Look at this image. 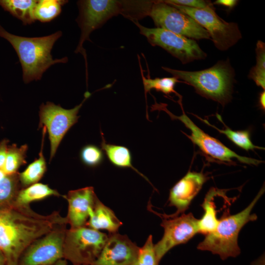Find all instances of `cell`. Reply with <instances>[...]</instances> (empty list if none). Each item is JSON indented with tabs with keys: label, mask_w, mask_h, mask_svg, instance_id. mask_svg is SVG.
<instances>
[{
	"label": "cell",
	"mask_w": 265,
	"mask_h": 265,
	"mask_svg": "<svg viewBox=\"0 0 265 265\" xmlns=\"http://www.w3.org/2000/svg\"><path fill=\"white\" fill-rule=\"evenodd\" d=\"M264 191L262 187L252 202L240 212L220 220L216 229L207 234L197 249L218 255L223 260L238 256L240 252L238 244V234L245 224L257 219L256 214H251V211Z\"/></svg>",
	"instance_id": "cell-5"
},
{
	"label": "cell",
	"mask_w": 265,
	"mask_h": 265,
	"mask_svg": "<svg viewBox=\"0 0 265 265\" xmlns=\"http://www.w3.org/2000/svg\"><path fill=\"white\" fill-rule=\"evenodd\" d=\"M52 265H67L66 260L65 259H60Z\"/></svg>",
	"instance_id": "cell-35"
},
{
	"label": "cell",
	"mask_w": 265,
	"mask_h": 265,
	"mask_svg": "<svg viewBox=\"0 0 265 265\" xmlns=\"http://www.w3.org/2000/svg\"><path fill=\"white\" fill-rule=\"evenodd\" d=\"M148 16L157 27L194 40L211 39L207 31L194 20L163 0H151L146 13Z\"/></svg>",
	"instance_id": "cell-8"
},
{
	"label": "cell",
	"mask_w": 265,
	"mask_h": 265,
	"mask_svg": "<svg viewBox=\"0 0 265 265\" xmlns=\"http://www.w3.org/2000/svg\"><path fill=\"white\" fill-rule=\"evenodd\" d=\"M68 223L58 212L43 215L29 205L14 203L0 208V249L6 265H18L25 250L34 241Z\"/></svg>",
	"instance_id": "cell-1"
},
{
	"label": "cell",
	"mask_w": 265,
	"mask_h": 265,
	"mask_svg": "<svg viewBox=\"0 0 265 265\" xmlns=\"http://www.w3.org/2000/svg\"><path fill=\"white\" fill-rule=\"evenodd\" d=\"M6 176L2 169H0V181L3 179Z\"/></svg>",
	"instance_id": "cell-37"
},
{
	"label": "cell",
	"mask_w": 265,
	"mask_h": 265,
	"mask_svg": "<svg viewBox=\"0 0 265 265\" xmlns=\"http://www.w3.org/2000/svg\"><path fill=\"white\" fill-rule=\"evenodd\" d=\"M206 180V176L202 172L189 171L179 181L170 191L169 206L175 207L177 211L169 216H178L185 211Z\"/></svg>",
	"instance_id": "cell-16"
},
{
	"label": "cell",
	"mask_w": 265,
	"mask_h": 265,
	"mask_svg": "<svg viewBox=\"0 0 265 265\" xmlns=\"http://www.w3.org/2000/svg\"><path fill=\"white\" fill-rule=\"evenodd\" d=\"M238 2V0H216L212 4L221 5L226 7L228 10H231L237 5Z\"/></svg>",
	"instance_id": "cell-32"
},
{
	"label": "cell",
	"mask_w": 265,
	"mask_h": 265,
	"mask_svg": "<svg viewBox=\"0 0 265 265\" xmlns=\"http://www.w3.org/2000/svg\"><path fill=\"white\" fill-rule=\"evenodd\" d=\"M142 81L145 94L151 90L155 89L166 95L173 93L179 96V97L181 96L174 89L176 84L180 82L175 77L151 79L146 78L142 76Z\"/></svg>",
	"instance_id": "cell-28"
},
{
	"label": "cell",
	"mask_w": 265,
	"mask_h": 265,
	"mask_svg": "<svg viewBox=\"0 0 265 265\" xmlns=\"http://www.w3.org/2000/svg\"><path fill=\"white\" fill-rule=\"evenodd\" d=\"M212 195L210 190L206 196L201 206L204 211L202 217L198 220L199 232L208 234L217 227L219 220L216 218L215 206L212 200Z\"/></svg>",
	"instance_id": "cell-24"
},
{
	"label": "cell",
	"mask_w": 265,
	"mask_h": 265,
	"mask_svg": "<svg viewBox=\"0 0 265 265\" xmlns=\"http://www.w3.org/2000/svg\"><path fill=\"white\" fill-rule=\"evenodd\" d=\"M79 15L76 19L80 28L81 35L75 51L81 53L85 59L86 77L87 59L83 44L90 41L89 35L94 30L101 27L113 16L121 14L129 19H134L137 10L136 0H83L77 2Z\"/></svg>",
	"instance_id": "cell-4"
},
{
	"label": "cell",
	"mask_w": 265,
	"mask_h": 265,
	"mask_svg": "<svg viewBox=\"0 0 265 265\" xmlns=\"http://www.w3.org/2000/svg\"><path fill=\"white\" fill-rule=\"evenodd\" d=\"M253 265H264V259H261L258 260L253 264Z\"/></svg>",
	"instance_id": "cell-36"
},
{
	"label": "cell",
	"mask_w": 265,
	"mask_h": 265,
	"mask_svg": "<svg viewBox=\"0 0 265 265\" xmlns=\"http://www.w3.org/2000/svg\"><path fill=\"white\" fill-rule=\"evenodd\" d=\"M132 265H137V264L135 263V262H134Z\"/></svg>",
	"instance_id": "cell-38"
},
{
	"label": "cell",
	"mask_w": 265,
	"mask_h": 265,
	"mask_svg": "<svg viewBox=\"0 0 265 265\" xmlns=\"http://www.w3.org/2000/svg\"><path fill=\"white\" fill-rule=\"evenodd\" d=\"M259 104L260 107L262 109H265V91H262L259 95Z\"/></svg>",
	"instance_id": "cell-33"
},
{
	"label": "cell",
	"mask_w": 265,
	"mask_h": 265,
	"mask_svg": "<svg viewBox=\"0 0 265 265\" xmlns=\"http://www.w3.org/2000/svg\"><path fill=\"white\" fill-rule=\"evenodd\" d=\"M256 54V65L252 67L249 73L248 77L252 79L256 84L265 89V44L258 40L255 49Z\"/></svg>",
	"instance_id": "cell-27"
},
{
	"label": "cell",
	"mask_w": 265,
	"mask_h": 265,
	"mask_svg": "<svg viewBox=\"0 0 265 265\" xmlns=\"http://www.w3.org/2000/svg\"><path fill=\"white\" fill-rule=\"evenodd\" d=\"M139 248L127 236L110 234L99 257L91 265H132Z\"/></svg>",
	"instance_id": "cell-14"
},
{
	"label": "cell",
	"mask_w": 265,
	"mask_h": 265,
	"mask_svg": "<svg viewBox=\"0 0 265 265\" xmlns=\"http://www.w3.org/2000/svg\"><path fill=\"white\" fill-rule=\"evenodd\" d=\"M196 116L207 125L217 130L220 133L225 134L233 143L245 150H253L256 149H264V148L253 144L250 138V133L247 130L235 131L227 127L223 122L221 116L218 114H216V116L218 120L225 126L226 128L224 130H220L211 124L207 120L203 119L198 116Z\"/></svg>",
	"instance_id": "cell-22"
},
{
	"label": "cell",
	"mask_w": 265,
	"mask_h": 265,
	"mask_svg": "<svg viewBox=\"0 0 265 265\" xmlns=\"http://www.w3.org/2000/svg\"><path fill=\"white\" fill-rule=\"evenodd\" d=\"M61 36L62 32L58 31L42 37L20 36L9 33L0 25V36L6 39L15 50L21 64L25 83L40 80L52 65L68 61L67 57L53 59L51 54L54 44Z\"/></svg>",
	"instance_id": "cell-2"
},
{
	"label": "cell",
	"mask_w": 265,
	"mask_h": 265,
	"mask_svg": "<svg viewBox=\"0 0 265 265\" xmlns=\"http://www.w3.org/2000/svg\"><path fill=\"white\" fill-rule=\"evenodd\" d=\"M198 219L193 214L181 216H164L161 226L164 228L161 239L155 245L154 249L159 264L165 254L174 246L185 243L199 232Z\"/></svg>",
	"instance_id": "cell-13"
},
{
	"label": "cell",
	"mask_w": 265,
	"mask_h": 265,
	"mask_svg": "<svg viewBox=\"0 0 265 265\" xmlns=\"http://www.w3.org/2000/svg\"><path fill=\"white\" fill-rule=\"evenodd\" d=\"M66 226L56 228L31 243L21 255L18 265H52L63 258Z\"/></svg>",
	"instance_id": "cell-12"
},
{
	"label": "cell",
	"mask_w": 265,
	"mask_h": 265,
	"mask_svg": "<svg viewBox=\"0 0 265 265\" xmlns=\"http://www.w3.org/2000/svg\"><path fill=\"white\" fill-rule=\"evenodd\" d=\"M168 4L190 17L206 29L215 47L220 51L228 50L242 37L238 24L221 19L215 12L213 6L198 9Z\"/></svg>",
	"instance_id": "cell-7"
},
{
	"label": "cell",
	"mask_w": 265,
	"mask_h": 265,
	"mask_svg": "<svg viewBox=\"0 0 265 265\" xmlns=\"http://www.w3.org/2000/svg\"><path fill=\"white\" fill-rule=\"evenodd\" d=\"M179 104L181 107L183 113L180 116H176L171 113L167 108L162 105H159L158 108L165 111L172 119H178L191 131V134H184L205 155L223 162H232V159H237L238 161L243 163L257 165L263 161L256 159L241 156L238 155L217 139L205 133L186 115L182 104V97L179 98Z\"/></svg>",
	"instance_id": "cell-11"
},
{
	"label": "cell",
	"mask_w": 265,
	"mask_h": 265,
	"mask_svg": "<svg viewBox=\"0 0 265 265\" xmlns=\"http://www.w3.org/2000/svg\"><path fill=\"white\" fill-rule=\"evenodd\" d=\"M101 136L102 150L105 152L108 160L112 164L119 168H131L149 181L145 176L133 166L132 155L128 148L107 143L102 132Z\"/></svg>",
	"instance_id": "cell-18"
},
{
	"label": "cell",
	"mask_w": 265,
	"mask_h": 265,
	"mask_svg": "<svg viewBox=\"0 0 265 265\" xmlns=\"http://www.w3.org/2000/svg\"><path fill=\"white\" fill-rule=\"evenodd\" d=\"M88 219L85 226L96 230H106L110 234L117 233L122 224L114 212L98 198L94 207L89 210Z\"/></svg>",
	"instance_id": "cell-17"
},
{
	"label": "cell",
	"mask_w": 265,
	"mask_h": 265,
	"mask_svg": "<svg viewBox=\"0 0 265 265\" xmlns=\"http://www.w3.org/2000/svg\"><path fill=\"white\" fill-rule=\"evenodd\" d=\"M68 203L66 216L71 228L85 226L89 217V211L94 206L97 199L92 186L69 191L63 196Z\"/></svg>",
	"instance_id": "cell-15"
},
{
	"label": "cell",
	"mask_w": 265,
	"mask_h": 265,
	"mask_svg": "<svg viewBox=\"0 0 265 265\" xmlns=\"http://www.w3.org/2000/svg\"><path fill=\"white\" fill-rule=\"evenodd\" d=\"M68 2L64 0H37L34 11L35 20L42 23L52 21L60 14L62 7Z\"/></svg>",
	"instance_id": "cell-23"
},
{
	"label": "cell",
	"mask_w": 265,
	"mask_h": 265,
	"mask_svg": "<svg viewBox=\"0 0 265 265\" xmlns=\"http://www.w3.org/2000/svg\"><path fill=\"white\" fill-rule=\"evenodd\" d=\"M178 80L192 86L201 96L224 106L232 99L235 73L228 58L219 60L210 68L187 71L162 67Z\"/></svg>",
	"instance_id": "cell-3"
},
{
	"label": "cell",
	"mask_w": 265,
	"mask_h": 265,
	"mask_svg": "<svg viewBox=\"0 0 265 265\" xmlns=\"http://www.w3.org/2000/svg\"><path fill=\"white\" fill-rule=\"evenodd\" d=\"M0 265H6V260L5 256L0 249Z\"/></svg>",
	"instance_id": "cell-34"
},
{
	"label": "cell",
	"mask_w": 265,
	"mask_h": 265,
	"mask_svg": "<svg viewBox=\"0 0 265 265\" xmlns=\"http://www.w3.org/2000/svg\"><path fill=\"white\" fill-rule=\"evenodd\" d=\"M163 1L167 3L198 9H204L213 6L211 1L204 0H165Z\"/></svg>",
	"instance_id": "cell-30"
},
{
	"label": "cell",
	"mask_w": 265,
	"mask_h": 265,
	"mask_svg": "<svg viewBox=\"0 0 265 265\" xmlns=\"http://www.w3.org/2000/svg\"><path fill=\"white\" fill-rule=\"evenodd\" d=\"M91 95L86 91L82 102L73 108L67 109L51 102L40 106L38 128L44 127L48 131L51 145L50 160L54 157L62 138L69 130L78 122V112L83 103Z\"/></svg>",
	"instance_id": "cell-10"
},
{
	"label": "cell",
	"mask_w": 265,
	"mask_h": 265,
	"mask_svg": "<svg viewBox=\"0 0 265 265\" xmlns=\"http://www.w3.org/2000/svg\"><path fill=\"white\" fill-rule=\"evenodd\" d=\"M27 149L26 144L20 147L15 144L8 146L6 158L2 168L6 175L18 173L19 167L26 163V158Z\"/></svg>",
	"instance_id": "cell-25"
},
{
	"label": "cell",
	"mask_w": 265,
	"mask_h": 265,
	"mask_svg": "<svg viewBox=\"0 0 265 265\" xmlns=\"http://www.w3.org/2000/svg\"><path fill=\"white\" fill-rule=\"evenodd\" d=\"M108 236L86 226L66 230L63 258L73 265H91L99 257Z\"/></svg>",
	"instance_id": "cell-6"
},
{
	"label": "cell",
	"mask_w": 265,
	"mask_h": 265,
	"mask_svg": "<svg viewBox=\"0 0 265 265\" xmlns=\"http://www.w3.org/2000/svg\"><path fill=\"white\" fill-rule=\"evenodd\" d=\"M7 139H3L0 142V169H2L6 158L8 148Z\"/></svg>",
	"instance_id": "cell-31"
},
{
	"label": "cell",
	"mask_w": 265,
	"mask_h": 265,
	"mask_svg": "<svg viewBox=\"0 0 265 265\" xmlns=\"http://www.w3.org/2000/svg\"><path fill=\"white\" fill-rule=\"evenodd\" d=\"M60 195L57 191L50 188L47 185L37 183L20 189L14 203L19 206L29 205L32 201L40 200L51 196Z\"/></svg>",
	"instance_id": "cell-20"
},
{
	"label": "cell",
	"mask_w": 265,
	"mask_h": 265,
	"mask_svg": "<svg viewBox=\"0 0 265 265\" xmlns=\"http://www.w3.org/2000/svg\"><path fill=\"white\" fill-rule=\"evenodd\" d=\"M20 187L19 173L6 175L0 181V208L14 203Z\"/></svg>",
	"instance_id": "cell-26"
},
{
	"label": "cell",
	"mask_w": 265,
	"mask_h": 265,
	"mask_svg": "<svg viewBox=\"0 0 265 265\" xmlns=\"http://www.w3.org/2000/svg\"><path fill=\"white\" fill-rule=\"evenodd\" d=\"M36 0H0V5L14 17L20 20L24 25L35 21L34 11Z\"/></svg>",
	"instance_id": "cell-19"
},
{
	"label": "cell",
	"mask_w": 265,
	"mask_h": 265,
	"mask_svg": "<svg viewBox=\"0 0 265 265\" xmlns=\"http://www.w3.org/2000/svg\"><path fill=\"white\" fill-rule=\"evenodd\" d=\"M46 131V128L43 127L42 145L38 159L31 163L23 172L19 173L20 184L24 186L37 183L46 172L47 166L43 147Z\"/></svg>",
	"instance_id": "cell-21"
},
{
	"label": "cell",
	"mask_w": 265,
	"mask_h": 265,
	"mask_svg": "<svg viewBox=\"0 0 265 265\" xmlns=\"http://www.w3.org/2000/svg\"><path fill=\"white\" fill-rule=\"evenodd\" d=\"M152 46L163 48L184 64L204 59L207 55L193 39L159 27L143 26L138 20H131Z\"/></svg>",
	"instance_id": "cell-9"
},
{
	"label": "cell",
	"mask_w": 265,
	"mask_h": 265,
	"mask_svg": "<svg viewBox=\"0 0 265 265\" xmlns=\"http://www.w3.org/2000/svg\"><path fill=\"white\" fill-rule=\"evenodd\" d=\"M80 158L84 164L90 167H96L103 161L104 156L101 149L94 145L89 144L81 149Z\"/></svg>",
	"instance_id": "cell-29"
}]
</instances>
